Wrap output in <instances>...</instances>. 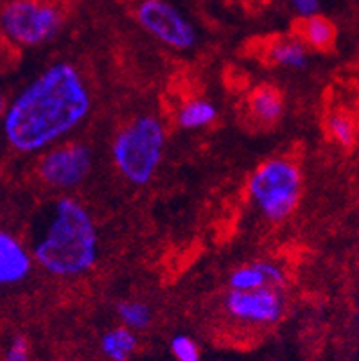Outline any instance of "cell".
I'll return each mask as SVG.
<instances>
[{
  "label": "cell",
  "instance_id": "obj_12",
  "mask_svg": "<svg viewBox=\"0 0 359 361\" xmlns=\"http://www.w3.org/2000/svg\"><path fill=\"white\" fill-rule=\"evenodd\" d=\"M296 36L308 47L316 49V51H329L334 45L336 29L329 18L312 15L308 18H300V22L296 24Z\"/></svg>",
  "mask_w": 359,
  "mask_h": 361
},
{
  "label": "cell",
  "instance_id": "obj_20",
  "mask_svg": "<svg viewBox=\"0 0 359 361\" xmlns=\"http://www.w3.org/2000/svg\"><path fill=\"white\" fill-rule=\"evenodd\" d=\"M291 6L300 15V18H308V16L318 15L320 0H291Z\"/></svg>",
  "mask_w": 359,
  "mask_h": 361
},
{
  "label": "cell",
  "instance_id": "obj_5",
  "mask_svg": "<svg viewBox=\"0 0 359 361\" xmlns=\"http://www.w3.org/2000/svg\"><path fill=\"white\" fill-rule=\"evenodd\" d=\"M63 25V11L52 0H9L0 11V29L22 47L51 42Z\"/></svg>",
  "mask_w": 359,
  "mask_h": 361
},
{
  "label": "cell",
  "instance_id": "obj_9",
  "mask_svg": "<svg viewBox=\"0 0 359 361\" xmlns=\"http://www.w3.org/2000/svg\"><path fill=\"white\" fill-rule=\"evenodd\" d=\"M31 250L11 232L0 231V288L25 281L32 270Z\"/></svg>",
  "mask_w": 359,
  "mask_h": 361
},
{
  "label": "cell",
  "instance_id": "obj_2",
  "mask_svg": "<svg viewBox=\"0 0 359 361\" xmlns=\"http://www.w3.org/2000/svg\"><path fill=\"white\" fill-rule=\"evenodd\" d=\"M97 254V228L90 212L74 198L51 203L32 235L36 264L56 277H75L90 270Z\"/></svg>",
  "mask_w": 359,
  "mask_h": 361
},
{
  "label": "cell",
  "instance_id": "obj_22",
  "mask_svg": "<svg viewBox=\"0 0 359 361\" xmlns=\"http://www.w3.org/2000/svg\"><path fill=\"white\" fill-rule=\"evenodd\" d=\"M355 322H358V326H359V313L355 314Z\"/></svg>",
  "mask_w": 359,
  "mask_h": 361
},
{
  "label": "cell",
  "instance_id": "obj_16",
  "mask_svg": "<svg viewBox=\"0 0 359 361\" xmlns=\"http://www.w3.org/2000/svg\"><path fill=\"white\" fill-rule=\"evenodd\" d=\"M117 314L121 324L133 331L147 329L153 320V313L151 307L144 302L137 300H124L117 306Z\"/></svg>",
  "mask_w": 359,
  "mask_h": 361
},
{
  "label": "cell",
  "instance_id": "obj_7",
  "mask_svg": "<svg viewBox=\"0 0 359 361\" xmlns=\"http://www.w3.org/2000/svg\"><path fill=\"white\" fill-rule=\"evenodd\" d=\"M92 153L83 144H65L52 147L38 162V176L54 189H72L88 176Z\"/></svg>",
  "mask_w": 359,
  "mask_h": 361
},
{
  "label": "cell",
  "instance_id": "obj_21",
  "mask_svg": "<svg viewBox=\"0 0 359 361\" xmlns=\"http://www.w3.org/2000/svg\"><path fill=\"white\" fill-rule=\"evenodd\" d=\"M8 106H9L8 99H6L4 94H2V92H0V119H4L6 111H8Z\"/></svg>",
  "mask_w": 359,
  "mask_h": 361
},
{
  "label": "cell",
  "instance_id": "obj_3",
  "mask_svg": "<svg viewBox=\"0 0 359 361\" xmlns=\"http://www.w3.org/2000/svg\"><path fill=\"white\" fill-rule=\"evenodd\" d=\"M166 147V130L154 116H138L115 135L111 157L133 185H146L157 173Z\"/></svg>",
  "mask_w": 359,
  "mask_h": 361
},
{
  "label": "cell",
  "instance_id": "obj_14",
  "mask_svg": "<svg viewBox=\"0 0 359 361\" xmlns=\"http://www.w3.org/2000/svg\"><path fill=\"white\" fill-rule=\"evenodd\" d=\"M137 345V334L126 326L114 327L101 336V350L110 361H128Z\"/></svg>",
  "mask_w": 359,
  "mask_h": 361
},
{
  "label": "cell",
  "instance_id": "obj_13",
  "mask_svg": "<svg viewBox=\"0 0 359 361\" xmlns=\"http://www.w3.org/2000/svg\"><path fill=\"white\" fill-rule=\"evenodd\" d=\"M268 58L272 63L284 68L300 71L308 65V45L298 36H286L273 40L268 49Z\"/></svg>",
  "mask_w": 359,
  "mask_h": 361
},
{
  "label": "cell",
  "instance_id": "obj_4",
  "mask_svg": "<svg viewBox=\"0 0 359 361\" xmlns=\"http://www.w3.org/2000/svg\"><path fill=\"white\" fill-rule=\"evenodd\" d=\"M248 191L255 207L269 221H282L298 205L302 175L288 159H269L250 176Z\"/></svg>",
  "mask_w": 359,
  "mask_h": 361
},
{
  "label": "cell",
  "instance_id": "obj_15",
  "mask_svg": "<svg viewBox=\"0 0 359 361\" xmlns=\"http://www.w3.org/2000/svg\"><path fill=\"white\" fill-rule=\"evenodd\" d=\"M217 117L216 104L205 99H193L178 111V124L185 130H197L212 124Z\"/></svg>",
  "mask_w": 359,
  "mask_h": 361
},
{
  "label": "cell",
  "instance_id": "obj_18",
  "mask_svg": "<svg viewBox=\"0 0 359 361\" xmlns=\"http://www.w3.org/2000/svg\"><path fill=\"white\" fill-rule=\"evenodd\" d=\"M171 353L176 361H202V353L196 341L187 334H176L171 340Z\"/></svg>",
  "mask_w": 359,
  "mask_h": 361
},
{
  "label": "cell",
  "instance_id": "obj_19",
  "mask_svg": "<svg viewBox=\"0 0 359 361\" xmlns=\"http://www.w3.org/2000/svg\"><path fill=\"white\" fill-rule=\"evenodd\" d=\"M6 361H29V343L24 336H15L9 341Z\"/></svg>",
  "mask_w": 359,
  "mask_h": 361
},
{
  "label": "cell",
  "instance_id": "obj_6",
  "mask_svg": "<svg viewBox=\"0 0 359 361\" xmlns=\"http://www.w3.org/2000/svg\"><path fill=\"white\" fill-rule=\"evenodd\" d=\"M137 20L151 36L169 47L185 51L196 44V31L182 13L166 0H142L137 6Z\"/></svg>",
  "mask_w": 359,
  "mask_h": 361
},
{
  "label": "cell",
  "instance_id": "obj_1",
  "mask_svg": "<svg viewBox=\"0 0 359 361\" xmlns=\"http://www.w3.org/2000/svg\"><path fill=\"white\" fill-rule=\"evenodd\" d=\"M90 106V90L78 68L59 61L45 68L9 103L2 133L20 153L44 151L83 123Z\"/></svg>",
  "mask_w": 359,
  "mask_h": 361
},
{
  "label": "cell",
  "instance_id": "obj_17",
  "mask_svg": "<svg viewBox=\"0 0 359 361\" xmlns=\"http://www.w3.org/2000/svg\"><path fill=\"white\" fill-rule=\"evenodd\" d=\"M327 131L336 142L345 147H351L355 140L354 121L347 114H343V111H336V114L329 116Z\"/></svg>",
  "mask_w": 359,
  "mask_h": 361
},
{
  "label": "cell",
  "instance_id": "obj_11",
  "mask_svg": "<svg viewBox=\"0 0 359 361\" xmlns=\"http://www.w3.org/2000/svg\"><path fill=\"white\" fill-rule=\"evenodd\" d=\"M248 111L252 119L259 124H275L284 111V99L281 90L272 85H261L253 88L248 96Z\"/></svg>",
  "mask_w": 359,
  "mask_h": 361
},
{
  "label": "cell",
  "instance_id": "obj_10",
  "mask_svg": "<svg viewBox=\"0 0 359 361\" xmlns=\"http://www.w3.org/2000/svg\"><path fill=\"white\" fill-rule=\"evenodd\" d=\"M286 281L284 270L276 262L253 261L250 264L239 266L229 277L230 290H257V288H279Z\"/></svg>",
  "mask_w": 359,
  "mask_h": 361
},
{
  "label": "cell",
  "instance_id": "obj_8",
  "mask_svg": "<svg viewBox=\"0 0 359 361\" xmlns=\"http://www.w3.org/2000/svg\"><path fill=\"white\" fill-rule=\"evenodd\" d=\"M284 298L275 286L257 290H230L225 297V311L236 322L250 326H272L284 314Z\"/></svg>",
  "mask_w": 359,
  "mask_h": 361
}]
</instances>
